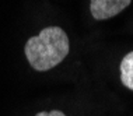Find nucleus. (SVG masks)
<instances>
[{
  "mask_svg": "<svg viewBox=\"0 0 133 116\" xmlns=\"http://www.w3.org/2000/svg\"><path fill=\"white\" fill-rule=\"evenodd\" d=\"M69 38L60 27H46L25 43L24 53L30 66L37 71L56 67L69 55Z\"/></svg>",
  "mask_w": 133,
  "mask_h": 116,
  "instance_id": "nucleus-1",
  "label": "nucleus"
},
{
  "mask_svg": "<svg viewBox=\"0 0 133 116\" xmlns=\"http://www.w3.org/2000/svg\"><path fill=\"white\" fill-rule=\"evenodd\" d=\"M132 3V0H90V11L95 20L102 21L118 16Z\"/></svg>",
  "mask_w": 133,
  "mask_h": 116,
  "instance_id": "nucleus-2",
  "label": "nucleus"
},
{
  "mask_svg": "<svg viewBox=\"0 0 133 116\" xmlns=\"http://www.w3.org/2000/svg\"><path fill=\"white\" fill-rule=\"evenodd\" d=\"M121 81L126 88L133 91V50L121 62Z\"/></svg>",
  "mask_w": 133,
  "mask_h": 116,
  "instance_id": "nucleus-3",
  "label": "nucleus"
},
{
  "mask_svg": "<svg viewBox=\"0 0 133 116\" xmlns=\"http://www.w3.org/2000/svg\"><path fill=\"white\" fill-rule=\"evenodd\" d=\"M35 116H66L63 113V112H60V111H51V112H39V113H37Z\"/></svg>",
  "mask_w": 133,
  "mask_h": 116,
  "instance_id": "nucleus-4",
  "label": "nucleus"
}]
</instances>
